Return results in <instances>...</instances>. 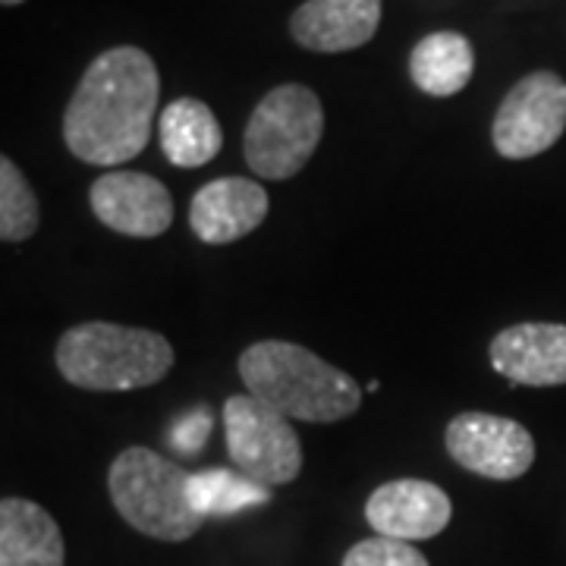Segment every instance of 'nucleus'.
<instances>
[{
    "label": "nucleus",
    "instance_id": "1",
    "mask_svg": "<svg viewBox=\"0 0 566 566\" xmlns=\"http://www.w3.org/2000/svg\"><path fill=\"white\" fill-rule=\"evenodd\" d=\"M158 66L142 48H111L88 63L63 114L66 148L85 164L117 167L145 151L158 114Z\"/></svg>",
    "mask_w": 566,
    "mask_h": 566
},
{
    "label": "nucleus",
    "instance_id": "2",
    "mask_svg": "<svg viewBox=\"0 0 566 566\" xmlns=\"http://www.w3.org/2000/svg\"><path fill=\"white\" fill-rule=\"evenodd\" d=\"M245 394L290 422H340L363 406V387L312 349L290 340H262L240 356Z\"/></svg>",
    "mask_w": 566,
    "mask_h": 566
},
{
    "label": "nucleus",
    "instance_id": "3",
    "mask_svg": "<svg viewBox=\"0 0 566 566\" xmlns=\"http://www.w3.org/2000/svg\"><path fill=\"white\" fill-rule=\"evenodd\" d=\"M54 363L63 381L82 390H139L174 368V346L148 327L85 322L63 331Z\"/></svg>",
    "mask_w": 566,
    "mask_h": 566
},
{
    "label": "nucleus",
    "instance_id": "4",
    "mask_svg": "<svg viewBox=\"0 0 566 566\" xmlns=\"http://www.w3.org/2000/svg\"><path fill=\"white\" fill-rule=\"evenodd\" d=\"M189 479L192 472L161 453L148 447H126L111 463L107 491L117 513L136 532L158 542H186L205 523L189 497Z\"/></svg>",
    "mask_w": 566,
    "mask_h": 566
},
{
    "label": "nucleus",
    "instance_id": "5",
    "mask_svg": "<svg viewBox=\"0 0 566 566\" xmlns=\"http://www.w3.org/2000/svg\"><path fill=\"white\" fill-rule=\"evenodd\" d=\"M324 133L318 95L300 82L277 85L252 111L245 126V161L262 180H290L315 155Z\"/></svg>",
    "mask_w": 566,
    "mask_h": 566
},
{
    "label": "nucleus",
    "instance_id": "6",
    "mask_svg": "<svg viewBox=\"0 0 566 566\" xmlns=\"http://www.w3.org/2000/svg\"><path fill=\"white\" fill-rule=\"evenodd\" d=\"M223 434L233 465L259 485H290L303 472V444L290 419L252 394L223 403Z\"/></svg>",
    "mask_w": 566,
    "mask_h": 566
},
{
    "label": "nucleus",
    "instance_id": "7",
    "mask_svg": "<svg viewBox=\"0 0 566 566\" xmlns=\"http://www.w3.org/2000/svg\"><path fill=\"white\" fill-rule=\"evenodd\" d=\"M566 129V82L557 73H528L497 107L491 126L494 148L510 161H526L547 151Z\"/></svg>",
    "mask_w": 566,
    "mask_h": 566
},
{
    "label": "nucleus",
    "instance_id": "8",
    "mask_svg": "<svg viewBox=\"0 0 566 566\" xmlns=\"http://www.w3.org/2000/svg\"><path fill=\"white\" fill-rule=\"evenodd\" d=\"M444 441L457 463L491 482H513L535 463V441L526 428L491 412L457 416L447 424Z\"/></svg>",
    "mask_w": 566,
    "mask_h": 566
},
{
    "label": "nucleus",
    "instance_id": "9",
    "mask_svg": "<svg viewBox=\"0 0 566 566\" xmlns=\"http://www.w3.org/2000/svg\"><path fill=\"white\" fill-rule=\"evenodd\" d=\"M95 218L123 237L151 240L174 223V196L161 180L136 170H111L88 192Z\"/></svg>",
    "mask_w": 566,
    "mask_h": 566
},
{
    "label": "nucleus",
    "instance_id": "10",
    "mask_svg": "<svg viewBox=\"0 0 566 566\" xmlns=\"http://www.w3.org/2000/svg\"><path fill=\"white\" fill-rule=\"evenodd\" d=\"M453 516V504L447 497L444 488L424 479H397L387 485L375 488L368 504H365V520L385 538L397 542H422L441 535Z\"/></svg>",
    "mask_w": 566,
    "mask_h": 566
},
{
    "label": "nucleus",
    "instance_id": "11",
    "mask_svg": "<svg viewBox=\"0 0 566 566\" xmlns=\"http://www.w3.org/2000/svg\"><path fill=\"white\" fill-rule=\"evenodd\" d=\"M488 356L510 385H566V324L526 322L504 327L491 340Z\"/></svg>",
    "mask_w": 566,
    "mask_h": 566
},
{
    "label": "nucleus",
    "instance_id": "12",
    "mask_svg": "<svg viewBox=\"0 0 566 566\" xmlns=\"http://www.w3.org/2000/svg\"><path fill=\"white\" fill-rule=\"evenodd\" d=\"M268 192L262 182L221 177L202 186L189 205V227L208 245H227L259 230L268 218Z\"/></svg>",
    "mask_w": 566,
    "mask_h": 566
},
{
    "label": "nucleus",
    "instance_id": "13",
    "mask_svg": "<svg viewBox=\"0 0 566 566\" xmlns=\"http://www.w3.org/2000/svg\"><path fill=\"white\" fill-rule=\"evenodd\" d=\"M381 0H305L290 20V35L308 51L340 54L375 39Z\"/></svg>",
    "mask_w": 566,
    "mask_h": 566
},
{
    "label": "nucleus",
    "instance_id": "14",
    "mask_svg": "<svg viewBox=\"0 0 566 566\" xmlns=\"http://www.w3.org/2000/svg\"><path fill=\"white\" fill-rule=\"evenodd\" d=\"M61 526L25 497L0 504V566H63Z\"/></svg>",
    "mask_w": 566,
    "mask_h": 566
},
{
    "label": "nucleus",
    "instance_id": "15",
    "mask_svg": "<svg viewBox=\"0 0 566 566\" xmlns=\"http://www.w3.org/2000/svg\"><path fill=\"white\" fill-rule=\"evenodd\" d=\"M161 151L174 167H202L214 161L223 145V133L211 107L199 98H177L164 107L158 120Z\"/></svg>",
    "mask_w": 566,
    "mask_h": 566
},
{
    "label": "nucleus",
    "instance_id": "16",
    "mask_svg": "<svg viewBox=\"0 0 566 566\" xmlns=\"http://www.w3.org/2000/svg\"><path fill=\"white\" fill-rule=\"evenodd\" d=\"M475 70L472 41L460 32H431L409 54V76L424 95L450 98L463 92Z\"/></svg>",
    "mask_w": 566,
    "mask_h": 566
},
{
    "label": "nucleus",
    "instance_id": "17",
    "mask_svg": "<svg viewBox=\"0 0 566 566\" xmlns=\"http://www.w3.org/2000/svg\"><path fill=\"white\" fill-rule=\"evenodd\" d=\"M192 506L208 516H230L245 506H259L271 501V491L252 479H245L240 469H202L189 479Z\"/></svg>",
    "mask_w": 566,
    "mask_h": 566
},
{
    "label": "nucleus",
    "instance_id": "18",
    "mask_svg": "<svg viewBox=\"0 0 566 566\" xmlns=\"http://www.w3.org/2000/svg\"><path fill=\"white\" fill-rule=\"evenodd\" d=\"M39 230V199L17 164L0 158V240L22 243Z\"/></svg>",
    "mask_w": 566,
    "mask_h": 566
},
{
    "label": "nucleus",
    "instance_id": "19",
    "mask_svg": "<svg viewBox=\"0 0 566 566\" xmlns=\"http://www.w3.org/2000/svg\"><path fill=\"white\" fill-rule=\"evenodd\" d=\"M344 566H428V560L416 545L378 535L349 547Z\"/></svg>",
    "mask_w": 566,
    "mask_h": 566
},
{
    "label": "nucleus",
    "instance_id": "20",
    "mask_svg": "<svg viewBox=\"0 0 566 566\" xmlns=\"http://www.w3.org/2000/svg\"><path fill=\"white\" fill-rule=\"evenodd\" d=\"M208 431H211V419H208L205 409L186 412V416L177 419V424L170 428V447H174L177 453L192 457V453L202 450V444L208 441Z\"/></svg>",
    "mask_w": 566,
    "mask_h": 566
},
{
    "label": "nucleus",
    "instance_id": "21",
    "mask_svg": "<svg viewBox=\"0 0 566 566\" xmlns=\"http://www.w3.org/2000/svg\"><path fill=\"white\" fill-rule=\"evenodd\" d=\"M365 390H368V394H378V390H381V385H378V381H368V387H365Z\"/></svg>",
    "mask_w": 566,
    "mask_h": 566
},
{
    "label": "nucleus",
    "instance_id": "22",
    "mask_svg": "<svg viewBox=\"0 0 566 566\" xmlns=\"http://www.w3.org/2000/svg\"><path fill=\"white\" fill-rule=\"evenodd\" d=\"M3 7H17V3H22V0H0Z\"/></svg>",
    "mask_w": 566,
    "mask_h": 566
}]
</instances>
